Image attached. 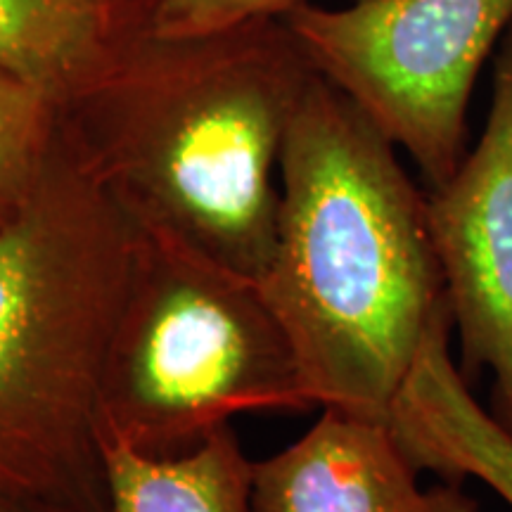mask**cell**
I'll return each instance as SVG.
<instances>
[{
    "label": "cell",
    "mask_w": 512,
    "mask_h": 512,
    "mask_svg": "<svg viewBox=\"0 0 512 512\" xmlns=\"http://www.w3.org/2000/svg\"><path fill=\"white\" fill-rule=\"evenodd\" d=\"M313 76L283 17L171 38L138 12L60 102L62 128L138 223L259 278L287 128Z\"/></svg>",
    "instance_id": "1"
},
{
    "label": "cell",
    "mask_w": 512,
    "mask_h": 512,
    "mask_svg": "<svg viewBox=\"0 0 512 512\" xmlns=\"http://www.w3.org/2000/svg\"><path fill=\"white\" fill-rule=\"evenodd\" d=\"M396 150L313 76L287 128L259 275L313 406L382 422L425 337L451 320L427 195Z\"/></svg>",
    "instance_id": "2"
},
{
    "label": "cell",
    "mask_w": 512,
    "mask_h": 512,
    "mask_svg": "<svg viewBox=\"0 0 512 512\" xmlns=\"http://www.w3.org/2000/svg\"><path fill=\"white\" fill-rule=\"evenodd\" d=\"M138 223L64 128L0 228V501L105 512L100 382Z\"/></svg>",
    "instance_id": "3"
},
{
    "label": "cell",
    "mask_w": 512,
    "mask_h": 512,
    "mask_svg": "<svg viewBox=\"0 0 512 512\" xmlns=\"http://www.w3.org/2000/svg\"><path fill=\"white\" fill-rule=\"evenodd\" d=\"M311 408L259 278L138 223L100 382L102 444L174 458L235 415Z\"/></svg>",
    "instance_id": "4"
},
{
    "label": "cell",
    "mask_w": 512,
    "mask_h": 512,
    "mask_svg": "<svg viewBox=\"0 0 512 512\" xmlns=\"http://www.w3.org/2000/svg\"><path fill=\"white\" fill-rule=\"evenodd\" d=\"M313 72L342 91L430 185L467 155V107L512 27V0L304 3L283 17Z\"/></svg>",
    "instance_id": "5"
},
{
    "label": "cell",
    "mask_w": 512,
    "mask_h": 512,
    "mask_svg": "<svg viewBox=\"0 0 512 512\" xmlns=\"http://www.w3.org/2000/svg\"><path fill=\"white\" fill-rule=\"evenodd\" d=\"M427 221L467 382L491 377V415L512 434V27L494 62L484 131L427 195Z\"/></svg>",
    "instance_id": "6"
},
{
    "label": "cell",
    "mask_w": 512,
    "mask_h": 512,
    "mask_svg": "<svg viewBox=\"0 0 512 512\" xmlns=\"http://www.w3.org/2000/svg\"><path fill=\"white\" fill-rule=\"evenodd\" d=\"M320 411L297 441L254 460L249 512H477L460 484L422 489L387 422Z\"/></svg>",
    "instance_id": "7"
},
{
    "label": "cell",
    "mask_w": 512,
    "mask_h": 512,
    "mask_svg": "<svg viewBox=\"0 0 512 512\" xmlns=\"http://www.w3.org/2000/svg\"><path fill=\"white\" fill-rule=\"evenodd\" d=\"M451 332V323H439L425 337L389 406L387 427L420 472L448 484L479 479L512 508V434L472 396L453 363Z\"/></svg>",
    "instance_id": "8"
},
{
    "label": "cell",
    "mask_w": 512,
    "mask_h": 512,
    "mask_svg": "<svg viewBox=\"0 0 512 512\" xmlns=\"http://www.w3.org/2000/svg\"><path fill=\"white\" fill-rule=\"evenodd\" d=\"M138 12L140 0H0V69L62 102L100 67Z\"/></svg>",
    "instance_id": "9"
},
{
    "label": "cell",
    "mask_w": 512,
    "mask_h": 512,
    "mask_svg": "<svg viewBox=\"0 0 512 512\" xmlns=\"http://www.w3.org/2000/svg\"><path fill=\"white\" fill-rule=\"evenodd\" d=\"M105 446V512H249L254 460L238 434L221 427L183 456L150 458Z\"/></svg>",
    "instance_id": "10"
},
{
    "label": "cell",
    "mask_w": 512,
    "mask_h": 512,
    "mask_svg": "<svg viewBox=\"0 0 512 512\" xmlns=\"http://www.w3.org/2000/svg\"><path fill=\"white\" fill-rule=\"evenodd\" d=\"M60 131L62 112L55 95L0 69V228L27 207Z\"/></svg>",
    "instance_id": "11"
},
{
    "label": "cell",
    "mask_w": 512,
    "mask_h": 512,
    "mask_svg": "<svg viewBox=\"0 0 512 512\" xmlns=\"http://www.w3.org/2000/svg\"><path fill=\"white\" fill-rule=\"evenodd\" d=\"M304 3L309 0H140V17L152 34L183 38L285 17Z\"/></svg>",
    "instance_id": "12"
},
{
    "label": "cell",
    "mask_w": 512,
    "mask_h": 512,
    "mask_svg": "<svg viewBox=\"0 0 512 512\" xmlns=\"http://www.w3.org/2000/svg\"><path fill=\"white\" fill-rule=\"evenodd\" d=\"M0 512H57V510L36 508V505H22V503H8V501H0Z\"/></svg>",
    "instance_id": "13"
},
{
    "label": "cell",
    "mask_w": 512,
    "mask_h": 512,
    "mask_svg": "<svg viewBox=\"0 0 512 512\" xmlns=\"http://www.w3.org/2000/svg\"><path fill=\"white\" fill-rule=\"evenodd\" d=\"M119 3H136V0H119Z\"/></svg>",
    "instance_id": "14"
}]
</instances>
